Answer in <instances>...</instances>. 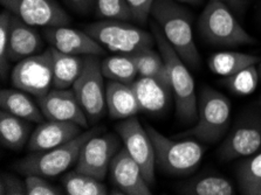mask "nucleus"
I'll return each mask as SVG.
<instances>
[{
  "mask_svg": "<svg viewBox=\"0 0 261 195\" xmlns=\"http://www.w3.org/2000/svg\"><path fill=\"white\" fill-rule=\"evenodd\" d=\"M150 15L185 65L198 69L200 55L193 39L191 14L176 0H153Z\"/></svg>",
  "mask_w": 261,
  "mask_h": 195,
  "instance_id": "nucleus-1",
  "label": "nucleus"
},
{
  "mask_svg": "<svg viewBox=\"0 0 261 195\" xmlns=\"http://www.w3.org/2000/svg\"><path fill=\"white\" fill-rule=\"evenodd\" d=\"M151 31L167 66L170 86L176 102L177 117L185 124H191L198 118V98L196 96L195 79L190 74L188 66L170 45L155 21L151 22Z\"/></svg>",
  "mask_w": 261,
  "mask_h": 195,
  "instance_id": "nucleus-2",
  "label": "nucleus"
},
{
  "mask_svg": "<svg viewBox=\"0 0 261 195\" xmlns=\"http://www.w3.org/2000/svg\"><path fill=\"white\" fill-rule=\"evenodd\" d=\"M103 127H94L72 141L54 149L33 152L14 164L17 172L23 176H40L54 178L66 172L69 167L76 165L82 147L88 139L102 133Z\"/></svg>",
  "mask_w": 261,
  "mask_h": 195,
  "instance_id": "nucleus-3",
  "label": "nucleus"
},
{
  "mask_svg": "<svg viewBox=\"0 0 261 195\" xmlns=\"http://www.w3.org/2000/svg\"><path fill=\"white\" fill-rule=\"evenodd\" d=\"M198 30L201 38L211 45L237 47L255 42L224 0H208L198 19Z\"/></svg>",
  "mask_w": 261,
  "mask_h": 195,
  "instance_id": "nucleus-4",
  "label": "nucleus"
},
{
  "mask_svg": "<svg viewBox=\"0 0 261 195\" xmlns=\"http://www.w3.org/2000/svg\"><path fill=\"white\" fill-rule=\"evenodd\" d=\"M231 102L219 91L203 87L198 97L196 125L178 137H196L205 143H217L227 132L231 121Z\"/></svg>",
  "mask_w": 261,
  "mask_h": 195,
  "instance_id": "nucleus-5",
  "label": "nucleus"
},
{
  "mask_svg": "<svg viewBox=\"0 0 261 195\" xmlns=\"http://www.w3.org/2000/svg\"><path fill=\"white\" fill-rule=\"evenodd\" d=\"M146 132L155 147L156 165L171 176H187L199 166L205 147L195 141H173L165 137L155 127L145 124Z\"/></svg>",
  "mask_w": 261,
  "mask_h": 195,
  "instance_id": "nucleus-6",
  "label": "nucleus"
},
{
  "mask_svg": "<svg viewBox=\"0 0 261 195\" xmlns=\"http://www.w3.org/2000/svg\"><path fill=\"white\" fill-rule=\"evenodd\" d=\"M85 31L103 48L124 55L151 48L156 42L152 33L121 20H101L87 25Z\"/></svg>",
  "mask_w": 261,
  "mask_h": 195,
  "instance_id": "nucleus-7",
  "label": "nucleus"
},
{
  "mask_svg": "<svg viewBox=\"0 0 261 195\" xmlns=\"http://www.w3.org/2000/svg\"><path fill=\"white\" fill-rule=\"evenodd\" d=\"M101 62L96 55H87L84 69L73 85V91L92 122H97L103 116L107 107Z\"/></svg>",
  "mask_w": 261,
  "mask_h": 195,
  "instance_id": "nucleus-8",
  "label": "nucleus"
},
{
  "mask_svg": "<svg viewBox=\"0 0 261 195\" xmlns=\"http://www.w3.org/2000/svg\"><path fill=\"white\" fill-rule=\"evenodd\" d=\"M12 85L17 89L40 98L53 86L52 47L40 54L32 55L19 61L11 75Z\"/></svg>",
  "mask_w": 261,
  "mask_h": 195,
  "instance_id": "nucleus-9",
  "label": "nucleus"
},
{
  "mask_svg": "<svg viewBox=\"0 0 261 195\" xmlns=\"http://www.w3.org/2000/svg\"><path fill=\"white\" fill-rule=\"evenodd\" d=\"M116 132L123 143L124 149L140 165L146 182L149 186H152L155 184V147L146 129L141 125L137 118L130 117L118 123Z\"/></svg>",
  "mask_w": 261,
  "mask_h": 195,
  "instance_id": "nucleus-10",
  "label": "nucleus"
},
{
  "mask_svg": "<svg viewBox=\"0 0 261 195\" xmlns=\"http://www.w3.org/2000/svg\"><path fill=\"white\" fill-rule=\"evenodd\" d=\"M120 139L112 133H100L88 139L82 147L75 170L101 181L103 180L109 171L110 162L120 151Z\"/></svg>",
  "mask_w": 261,
  "mask_h": 195,
  "instance_id": "nucleus-11",
  "label": "nucleus"
},
{
  "mask_svg": "<svg viewBox=\"0 0 261 195\" xmlns=\"http://www.w3.org/2000/svg\"><path fill=\"white\" fill-rule=\"evenodd\" d=\"M2 5L33 27L69 25L70 18L55 0H0Z\"/></svg>",
  "mask_w": 261,
  "mask_h": 195,
  "instance_id": "nucleus-12",
  "label": "nucleus"
},
{
  "mask_svg": "<svg viewBox=\"0 0 261 195\" xmlns=\"http://www.w3.org/2000/svg\"><path fill=\"white\" fill-rule=\"evenodd\" d=\"M38 104L43 117L49 121L76 123L88 126V117L73 90L50 89L45 96L38 98Z\"/></svg>",
  "mask_w": 261,
  "mask_h": 195,
  "instance_id": "nucleus-13",
  "label": "nucleus"
},
{
  "mask_svg": "<svg viewBox=\"0 0 261 195\" xmlns=\"http://www.w3.org/2000/svg\"><path fill=\"white\" fill-rule=\"evenodd\" d=\"M109 172L114 186L121 194L150 195V186L146 182L140 165L134 160L124 147L113 158Z\"/></svg>",
  "mask_w": 261,
  "mask_h": 195,
  "instance_id": "nucleus-14",
  "label": "nucleus"
},
{
  "mask_svg": "<svg viewBox=\"0 0 261 195\" xmlns=\"http://www.w3.org/2000/svg\"><path fill=\"white\" fill-rule=\"evenodd\" d=\"M45 38L50 46L62 53L70 55H96L105 53V48L86 31L69 29L67 26L47 27L43 31Z\"/></svg>",
  "mask_w": 261,
  "mask_h": 195,
  "instance_id": "nucleus-15",
  "label": "nucleus"
},
{
  "mask_svg": "<svg viewBox=\"0 0 261 195\" xmlns=\"http://www.w3.org/2000/svg\"><path fill=\"white\" fill-rule=\"evenodd\" d=\"M141 111L149 114H161L167 109L172 97L169 78L140 76L133 82Z\"/></svg>",
  "mask_w": 261,
  "mask_h": 195,
  "instance_id": "nucleus-16",
  "label": "nucleus"
},
{
  "mask_svg": "<svg viewBox=\"0 0 261 195\" xmlns=\"http://www.w3.org/2000/svg\"><path fill=\"white\" fill-rule=\"evenodd\" d=\"M81 127L76 123L63 121L42 122L31 134L29 141V150L32 152L47 151L80 136Z\"/></svg>",
  "mask_w": 261,
  "mask_h": 195,
  "instance_id": "nucleus-17",
  "label": "nucleus"
},
{
  "mask_svg": "<svg viewBox=\"0 0 261 195\" xmlns=\"http://www.w3.org/2000/svg\"><path fill=\"white\" fill-rule=\"evenodd\" d=\"M261 147V127L256 125H240L233 129L219 149L221 160L248 157Z\"/></svg>",
  "mask_w": 261,
  "mask_h": 195,
  "instance_id": "nucleus-18",
  "label": "nucleus"
},
{
  "mask_svg": "<svg viewBox=\"0 0 261 195\" xmlns=\"http://www.w3.org/2000/svg\"><path fill=\"white\" fill-rule=\"evenodd\" d=\"M42 49V40L35 27L23 22L17 15L12 13L11 34L9 42V60L19 62L39 54Z\"/></svg>",
  "mask_w": 261,
  "mask_h": 195,
  "instance_id": "nucleus-19",
  "label": "nucleus"
},
{
  "mask_svg": "<svg viewBox=\"0 0 261 195\" xmlns=\"http://www.w3.org/2000/svg\"><path fill=\"white\" fill-rule=\"evenodd\" d=\"M106 103L109 116L114 119L134 117L141 111L133 86L110 79L106 86Z\"/></svg>",
  "mask_w": 261,
  "mask_h": 195,
  "instance_id": "nucleus-20",
  "label": "nucleus"
},
{
  "mask_svg": "<svg viewBox=\"0 0 261 195\" xmlns=\"http://www.w3.org/2000/svg\"><path fill=\"white\" fill-rule=\"evenodd\" d=\"M27 93L20 89H3L0 91V106L2 110L26 121L42 123L43 115L39 104L37 105Z\"/></svg>",
  "mask_w": 261,
  "mask_h": 195,
  "instance_id": "nucleus-21",
  "label": "nucleus"
},
{
  "mask_svg": "<svg viewBox=\"0 0 261 195\" xmlns=\"http://www.w3.org/2000/svg\"><path fill=\"white\" fill-rule=\"evenodd\" d=\"M52 47V46H50ZM53 51V87L67 89L72 87L80 76L85 66L86 57L62 53L52 47Z\"/></svg>",
  "mask_w": 261,
  "mask_h": 195,
  "instance_id": "nucleus-22",
  "label": "nucleus"
},
{
  "mask_svg": "<svg viewBox=\"0 0 261 195\" xmlns=\"http://www.w3.org/2000/svg\"><path fill=\"white\" fill-rule=\"evenodd\" d=\"M31 126L26 119L2 110L0 113V141L6 149L19 151L30 141Z\"/></svg>",
  "mask_w": 261,
  "mask_h": 195,
  "instance_id": "nucleus-23",
  "label": "nucleus"
},
{
  "mask_svg": "<svg viewBox=\"0 0 261 195\" xmlns=\"http://www.w3.org/2000/svg\"><path fill=\"white\" fill-rule=\"evenodd\" d=\"M259 62L260 59L252 54L240 51H219L208 59V68L213 74L228 77Z\"/></svg>",
  "mask_w": 261,
  "mask_h": 195,
  "instance_id": "nucleus-24",
  "label": "nucleus"
},
{
  "mask_svg": "<svg viewBox=\"0 0 261 195\" xmlns=\"http://www.w3.org/2000/svg\"><path fill=\"white\" fill-rule=\"evenodd\" d=\"M103 76L110 81H116L125 85H133L138 71L132 55L120 54L116 57L105 59L101 62Z\"/></svg>",
  "mask_w": 261,
  "mask_h": 195,
  "instance_id": "nucleus-25",
  "label": "nucleus"
},
{
  "mask_svg": "<svg viewBox=\"0 0 261 195\" xmlns=\"http://www.w3.org/2000/svg\"><path fill=\"white\" fill-rule=\"evenodd\" d=\"M180 193L190 195H234V187L223 177L210 176L189 181L179 188Z\"/></svg>",
  "mask_w": 261,
  "mask_h": 195,
  "instance_id": "nucleus-26",
  "label": "nucleus"
},
{
  "mask_svg": "<svg viewBox=\"0 0 261 195\" xmlns=\"http://www.w3.org/2000/svg\"><path fill=\"white\" fill-rule=\"evenodd\" d=\"M66 193L69 195H106L108 189L101 180L76 170L67 173L62 179Z\"/></svg>",
  "mask_w": 261,
  "mask_h": 195,
  "instance_id": "nucleus-27",
  "label": "nucleus"
},
{
  "mask_svg": "<svg viewBox=\"0 0 261 195\" xmlns=\"http://www.w3.org/2000/svg\"><path fill=\"white\" fill-rule=\"evenodd\" d=\"M140 76L169 78L167 66L161 53L146 48L132 54Z\"/></svg>",
  "mask_w": 261,
  "mask_h": 195,
  "instance_id": "nucleus-28",
  "label": "nucleus"
},
{
  "mask_svg": "<svg viewBox=\"0 0 261 195\" xmlns=\"http://www.w3.org/2000/svg\"><path fill=\"white\" fill-rule=\"evenodd\" d=\"M259 71L255 65L247 67L238 73L225 78V85L237 95H251L255 91L259 83Z\"/></svg>",
  "mask_w": 261,
  "mask_h": 195,
  "instance_id": "nucleus-29",
  "label": "nucleus"
},
{
  "mask_svg": "<svg viewBox=\"0 0 261 195\" xmlns=\"http://www.w3.org/2000/svg\"><path fill=\"white\" fill-rule=\"evenodd\" d=\"M238 180L241 193L247 195L259 184L261 181V153L243 162L238 170Z\"/></svg>",
  "mask_w": 261,
  "mask_h": 195,
  "instance_id": "nucleus-30",
  "label": "nucleus"
},
{
  "mask_svg": "<svg viewBox=\"0 0 261 195\" xmlns=\"http://www.w3.org/2000/svg\"><path fill=\"white\" fill-rule=\"evenodd\" d=\"M96 13L98 17L109 20H134L132 9L126 0H96Z\"/></svg>",
  "mask_w": 261,
  "mask_h": 195,
  "instance_id": "nucleus-31",
  "label": "nucleus"
},
{
  "mask_svg": "<svg viewBox=\"0 0 261 195\" xmlns=\"http://www.w3.org/2000/svg\"><path fill=\"white\" fill-rule=\"evenodd\" d=\"M12 13L9 10H5L0 14V73L2 78L6 76L9 70V42L11 34Z\"/></svg>",
  "mask_w": 261,
  "mask_h": 195,
  "instance_id": "nucleus-32",
  "label": "nucleus"
},
{
  "mask_svg": "<svg viewBox=\"0 0 261 195\" xmlns=\"http://www.w3.org/2000/svg\"><path fill=\"white\" fill-rule=\"evenodd\" d=\"M26 195H61L60 188L45 180L40 176H26Z\"/></svg>",
  "mask_w": 261,
  "mask_h": 195,
  "instance_id": "nucleus-33",
  "label": "nucleus"
},
{
  "mask_svg": "<svg viewBox=\"0 0 261 195\" xmlns=\"http://www.w3.org/2000/svg\"><path fill=\"white\" fill-rule=\"evenodd\" d=\"M2 195H26L25 181H21L13 174H3L0 180Z\"/></svg>",
  "mask_w": 261,
  "mask_h": 195,
  "instance_id": "nucleus-34",
  "label": "nucleus"
},
{
  "mask_svg": "<svg viewBox=\"0 0 261 195\" xmlns=\"http://www.w3.org/2000/svg\"><path fill=\"white\" fill-rule=\"evenodd\" d=\"M126 2L132 9L134 20L140 23H146L153 0H126Z\"/></svg>",
  "mask_w": 261,
  "mask_h": 195,
  "instance_id": "nucleus-35",
  "label": "nucleus"
},
{
  "mask_svg": "<svg viewBox=\"0 0 261 195\" xmlns=\"http://www.w3.org/2000/svg\"><path fill=\"white\" fill-rule=\"evenodd\" d=\"M93 2L94 0H65L67 5L77 12H86L92 5Z\"/></svg>",
  "mask_w": 261,
  "mask_h": 195,
  "instance_id": "nucleus-36",
  "label": "nucleus"
},
{
  "mask_svg": "<svg viewBox=\"0 0 261 195\" xmlns=\"http://www.w3.org/2000/svg\"><path fill=\"white\" fill-rule=\"evenodd\" d=\"M224 2L226 3L228 6L232 7V9L239 11L240 9H243L246 0H224Z\"/></svg>",
  "mask_w": 261,
  "mask_h": 195,
  "instance_id": "nucleus-37",
  "label": "nucleus"
},
{
  "mask_svg": "<svg viewBox=\"0 0 261 195\" xmlns=\"http://www.w3.org/2000/svg\"><path fill=\"white\" fill-rule=\"evenodd\" d=\"M248 195H261V181L251 190Z\"/></svg>",
  "mask_w": 261,
  "mask_h": 195,
  "instance_id": "nucleus-38",
  "label": "nucleus"
},
{
  "mask_svg": "<svg viewBox=\"0 0 261 195\" xmlns=\"http://www.w3.org/2000/svg\"><path fill=\"white\" fill-rule=\"evenodd\" d=\"M176 2L184 3V4H191V5H199L203 0H176Z\"/></svg>",
  "mask_w": 261,
  "mask_h": 195,
  "instance_id": "nucleus-39",
  "label": "nucleus"
},
{
  "mask_svg": "<svg viewBox=\"0 0 261 195\" xmlns=\"http://www.w3.org/2000/svg\"><path fill=\"white\" fill-rule=\"evenodd\" d=\"M258 71H259V76H260V79H261V60H260V62L258 63Z\"/></svg>",
  "mask_w": 261,
  "mask_h": 195,
  "instance_id": "nucleus-40",
  "label": "nucleus"
},
{
  "mask_svg": "<svg viewBox=\"0 0 261 195\" xmlns=\"http://www.w3.org/2000/svg\"><path fill=\"white\" fill-rule=\"evenodd\" d=\"M260 104H261V98H260Z\"/></svg>",
  "mask_w": 261,
  "mask_h": 195,
  "instance_id": "nucleus-41",
  "label": "nucleus"
}]
</instances>
